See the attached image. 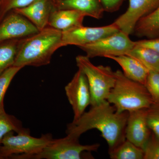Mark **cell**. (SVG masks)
<instances>
[{"label": "cell", "mask_w": 159, "mask_h": 159, "mask_svg": "<svg viewBox=\"0 0 159 159\" xmlns=\"http://www.w3.org/2000/svg\"><path fill=\"white\" fill-rule=\"evenodd\" d=\"M66 95L72 106L75 121L85 112L91 103V93L87 78L81 70L74 74L72 80L65 87Z\"/></svg>", "instance_id": "obj_9"}, {"label": "cell", "mask_w": 159, "mask_h": 159, "mask_svg": "<svg viewBox=\"0 0 159 159\" xmlns=\"http://www.w3.org/2000/svg\"><path fill=\"white\" fill-rule=\"evenodd\" d=\"M135 45L150 48L159 52V37L135 41Z\"/></svg>", "instance_id": "obj_28"}, {"label": "cell", "mask_w": 159, "mask_h": 159, "mask_svg": "<svg viewBox=\"0 0 159 159\" xmlns=\"http://www.w3.org/2000/svg\"><path fill=\"white\" fill-rule=\"evenodd\" d=\"M144 85L154 103H159V71H149Z\"/></svg>", "instance_id": "obj_23"}, {"label": "cell", "mask_w": 159, "mask_h": 159, "mask_svg": "<svg viewBox=\"0 0 159 159\" xmlns=\"http://www.w3.org/2000/svg\"><path fill=\"white\" fill-rule=\"evenodd\" d=\"M56 8L54 0H34L25 7L12 11L25 16L41 31L48 26L50 16Z\"/></svg>", "instance_id": "obj_13"}, {"label": "cell", "mask_w": 159, "mask_h": 159, "mask_svg": "<svg viewBox=\"0 0 159 159\" xmlns=\"http://www.w3.org/2000/svg\"><path fill=\"white\" fill-rule=\"evenodd\" d=\"M61 47L62 31L48 26L21 40L13 66L23 68L48 65L54 52Z\"/></svg>", "instance_id": "obj_2"}, {"label": "cell", "mask_w": 159, "mask_h": 159, "mask_svg": "<svg viewBox=\"0 0 159 159\" xmlns=\"http://www.w3.org/2000/svg\"><path fill=\"white\" fill-rule=\"evenodd\" d=\"M39 31L28 19L11 11L0 21V43L10 40L25 38Z\"/></svg>", "instance_id": "obj_10"}, {"label": "cell", "mask_w": 159, "mask_h": 159, "mask_svg": "<svg viewBox=\"0 0 159 159\" xmlns=\"http://www.w3.org/2000/svg\"><path fill=\"white\" fill-rule=\"evenodd\" d=\"M21 40H10L0 43V75L14 64Z\"/></svg>", "instance_id": "obj_19"}, {"label": "cell", "mask_w": 159, "mask_h": 159, "mask_svg": "<svg viewBox=\"0 0 159 159\" xmlns=\"http://www.w3.org/2000/svg\"><path fill=\"white\" fill-rule=\"evenodd\" d=\"M120 30L113 23L103 27H88L76 26L62 31L63 47L75 45L81 47L91 43Z\"/></svg>", "instance_id": "obj_8"}, {"label": "cell", "mask_w": 159, "mask_h": 159, "mask_svg": "<svg viewBox=\"0 0 159 159\" xmlns=\"http://www.w3.org/2000/svg\"><path fill=\"white\" fill-rule=\"evenodd\" d=\"M147 119L151 130L159 139V103L147 109Z\"/></svg>", "instance_id": "obj_25"}, {"label": "cell", "mask_w": 159, "mask_h": 159, "mask_svg": "<svg viewBox=\"0 0 159 159\" xmlns=\"http://www.w3.org/2000/svg\"><path fill=\"white\" fill-rule=\"evenodd\" d=\"M50 134L40 138L30 135L29 129H25L15 135L13 131L6 134L0 145V159H31L41 152L53 139Z\"/></svg>", "instance_id": "obj_4"}, {"label": "cell", "mask_w": 159, "mask_h": 159, "mask_svg": "<svg viewBox=\"0 0 159 159\" xmlns=\"http://www.w3.org/2000/svg\"><path fill=\"white\" fill-rule=\"evenodd\" d=\"M85 15L73 9H58L56 8L51 13L48 26L64 31L76 26L82 25Z\"/></svg>", "instance_id": "obj_14"}, {"label": "cell", "mask_w": 159, "mask_h": 159, "mask_svg": "<svg viewBox=\"0 0 159 159\" xmlns=\"http://www.w3.org/2000/svg\"><path fill=\"white\" fill-rule=\"evenodd\" d=\"M128 112H119L107 100L91 106L79 119L67 125V135L79 138L87 131L97 129L107 142L109 151L125 140V129Z\"/></svg>", "instance_id": "obj_1"}, {"label": "cell", "mask_w": 159, "mask_h": 159, "mask_svg": "<svg viewBox=\"0 0 159 159\" xmlns=\"http://www.w3.org/2000/svg\"><path fill=\"white\" fill-rule=\"evenodd\" d=\"M34 0H2L0 4V21L7 13L15 9L28 6Z\"/></svg>", "instance_id": "obj_24"}, {"label": "cell", "mask_w": 159, "mask_h": 159, "mask_svg": "<svg viewBox=\"0 0 159 159\" xmlns=\"http://www.w3.org/2000/svg\"><path fill=\"white\" fill-rule=\"evenodd\" d=\"M147 109L129 112L125 129V139L143 150L152 132L147 122Z\"/></svg>", "instance_id": "obj_12"}, {"label": "cell", "mask_w": 159, "mask_h": 159, "mask_svg": "<svg viewBox=\"0 0 159 159\" xmlns=\"http://www.w3.org/2000/svg\"><path fill=\"white\" fill-rule=\"evenodd\" d=\"M126 55L138 60L149 71H159V52L154 49L135 45Z\"/></svg>", "instance_id": "obj_18"}, {"label": "cell", "mask_w": 159, "mask_h": 159, "mask_svg": "<svg viewBox=\"0 0 159 159\" xmlns=\"http://www.w3.org/2000/svg\"><path fill=\"white\" fill-rule=\"evenodd\" d=\"M2 0H0V4L2 3Z\"/></svg>", "instance_id": "obj_30"}, {"label": "cell", "mask_w": 159, "mask_h": 159, "mask_svg": "<svg viewBox=\"0 0 159 159\" xmlns=\"http://www.w3.org/2000/svg\"><path fill=\"white\" fill-rule=\"evenodd\" d=\"M129 35L119 31L94 42L80 47L89 58L126 55L135 45Z\"/></svg>", "instance_id": "obj_7"}, {"label": "cell", "mask_w": 159, "mask_h": 159, "mask_svg": "<svg viewBox=\"0 0 159 159\" xmlns=\"http://www.w3.org/2000/svg\"><path fill=\"white\" fill-rule=\"evenodd\" d=\"M133 33L138 37L148 39L159 37V6L137 22Z\"/></svg>", "instance_id": "obj_17"}, {"label": "cell", "mask_w": 159, "mask_h": 159, "mask_svg": "<svg viewBox=\"0 0 159 159\" xmlns=\"http://www.w3.org/2000/svg\"><path fill=\"white\" fill-rule=\"evenodd\" d=\"M106 57L118 63L126 77L144 85L149 71L138 60L127 55L108 56Z\"/></svg>", "instance_id": "obj_15"}, {"label": "cell", "mask_w": 159, "mask_h": 159, "mask_svg": "<svg viewBox=\"0 0 159 159\" xmlns=\"http://www.w3.org/2000/svg\"><path fill=\"white\" fill-rule=\"evenodd\" d=\"M24 129L20 120L14 116L7 114L4 108L0 110V145L6 134L11 131L17 133Z\"/></svg>", "instance_id": "obj_21"}, {"label": "cell", "mask_w": 159, "mask_h": 159, "mask_svg": "<svg viewBox=\"0 0 159 159\" xmlns=\"http://www.w3.org/2000/svg\"><path fill=\"white\" fill-rule=\"evenodd\" d=\"M126 11L118 17L113 24L120 31L129 34L133 33L137 22L159 6V0H129Z\"/></svg>", "instance_id": "obj_11"}, {"label": "cell", "mask_w": 159, "mask_h": 159, "mask_svg": "<svg viewBox=\"0 0 159 159\" xmlns=\"http://www.w3.org/2000/svg\"><path fill=\"white\" fill-rule=\"evenodd\" d=\"M100 145H83L79 139L67 135L62 139H52L43 150L34 156L31 159H80L85 151H97Z\"/></svg>", "instance_id": "obj_6"}, {"label": "cell", "mask_w": 159, "mask_h": 159, "mask_svg": "<svg viewBox=\"0 0 159 159\" xmlns=\"http://www.w3.org/2000/svg\"></svg>", "instance_id": "obj_31"}, {"label": "cell", "mask_w": 159, "mask_h": 159, "mask_svg": "<svg viewBox=\"0 0 159 159\" xmlns=\"http://www.w3.org/2000/svg\"><path fill=\"white\" fill-rule=\"evenodd\" d=\"M104 11L113 12L118 11L125 0H99Z\"/></svg>", "instance_id": "obj_27"}, {"label": "cell", "mask_w": 159, "mask_h": 159, "mask_svg": "<svg viewBox=\"0 0 159 159\" xmlns=\"http://www.w3.org/2000/svg\"><path fill=\"white\" fill-rule=\"evenodd\" d=\"M55 2H59V1H62V0H54Z\"/></svg>", "instance_id": "obj_29"}, {"label": "cell", "mask_w": 159, "mask_h": 159, "mask_svg": "<svg viewBox=\"0 0 159 159\" xmlns=\"http://www.w3.org/2000/svg\"><path fill=\"white\" fill-rule=\"evenodd\" d=\"M22 68L11 66L0 75V110L4 108V99L11 80Z\"/></svg>", "instance_id": "obj_22"}, {"label": "cell", "mask_w": 159, "mask_h": 159, "mask_svg": "<svg viewBox=\"0 0 159 159\" xmlns=\"http://www.w3.org/2000/svg\"><path fill=\"white\" fill-rule=\"evenodd\" d=\"M112 159H144V151L127 139L109 151Z\"/></svg>", "instance_id": "obj_20"}, {"label": "cell", "mask_w": 159, "mask_h": 159, "mask_svg": "<svg viewBox=\"0 0 159 159\" xmlns=\"http://www.w3.org/2000/svg\"><path fill=\"white\" fill-rule=\"evenodd\" d=\"M58 9H73L84 13L86 16L96 19L102 17L104 11L99 0H62L56 3Z\"/></svg>", "instance_id": "obj_16"}, {"label": "cell", "mask_w": 159, "mask_h": 159, "mask_svg": "<svg viewBox=\"0 0 159 159\" xmlns=\"http://www.w3.org/2000/svg\"><path fill=\"white\" fill-rule=\"evenodd\" d=\"M144 159H159V139L152 132L144 149Z\"/></svg>", "instance_id": "obj_26"}, {"label": "cell", "mask_w": 159, "mask_h": 159, "mask_svg": "<svg viewBox=\"0 0 159 159\" xmlns=\"http://www.w3.org/2000/svg\"><path fill=\"white\" fill-rule=\"evenodd\" d=\"M78 69L85 74L91 93V106L107 100L116 81V75L110 67L93 64L86 56L78 55L76 58Z\"/></svg>", "instance_id": "obj_5"}, {"label": "cell", "mask_w": 159, "mask_h": 159, "mask_svg": "<svg viewBox=\"0 0 159 159\" xmlns=\"http://www.w3.org/2000/svg\"><path fill=\"white\" fill-rule=\"evenodd\" d=\"M116 81L107 101L119 112L132 111L150 107L154 102L144 84L126 77L122 71L115 72Z\"/></svg>", "instance_id": "obj_3"}]
</instances>
